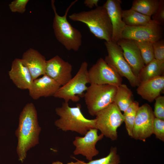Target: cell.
Listing matches in <instances>:
<instances>
[{"mask_svg":"<svg viewBox=\"0 0 164 164\" xmlns=\"http://www.w3.org/2000/svg\"><path fill=\"white\" fill-rule=\"evenodd\" d=\"M41 131L36 108L33 103H27L20 113L15 133L18 139L16 152L18 160L22 163L26 159L28 151L39 144Z\"/></svg>","mask_w":164,"mask_h":164,"instance_id":"1","label":"cell"},{"mask_svg":"<svg viewBox=\"0 0 164 164\" xmlns=\"http://www.w3.org/2000/svg\"><path fill=\"white\" fill-rule=\"evenodd\" d=\"M81 108L80 104L70 107L68 103L63 102L61 106L55 109L56 114L59 118L55 121V125L63 131L74 132L83 135L90 129L96 128L95 119L85 118Z\"/></svg>","mask_w":164,"mask_h":164,"instance_id":"2","label":"cell"},{"mask_svg":"<svg viewBox=\"0 0 164 164\" xmlns=\"http://www.w3.org/2000/svg\"><path fill=\"white\" fill-rule=\"evenodd\" d=\"M69 18L85 24L97 38L106 42L111 41L112 26L107 11L103 5L89 11L73 13L69 16Z\"/></svg>","mask_w":164,"mask_h":164,"instance_id":"3","label":"cell"},{"mask_svg":"<svg viewBox=\"0 0 164 164\" xmlns=\"http://www.w3.org/2000/svg\"><path fill=\"white\" fill-rule=\"evenodd\" d=\"M77 0L71 2L67 9L64 15H59L56 11L54 1H51V5L54 16L53 28L56 38L68 50H78L82 43V35L78 29L73 27L68 21L67 15L70 8Z\"/></svg>","mask_w":164,"mask_h":164,"instance_id":"4","label":"cell"},{"mask_svg":"<svg viewBox=\"0 0 164 164\" xmlns=\"http://www.w3.org/2000/svg\"><path fill=\"white\" fill-rule=\"evenodd\" d=\"M117 87L110 85L91 84L84 94L89 114L92 116L108 107L114 102Z\"/></svg>","mask_w":164,"mask_h":164,"instance_id":"5","label":"cell"},{"mask_svg":"<svg viewBox=\"0 0 164 164\" xmlns=\"http://www.w3.org/2000/svg\"><path fill=\"white\" fill-rule=\"evenodd\" d=\"M88 66L87 62H83L75 75L65 85L60 87L53 96L63 99L66 102L68 103L70 101H79L87 88L86 84L90 83Z\"/></svg>","mask_w":164,"mask_h":164,"instance_id":"6","label":"cell"},{"mask_svg":"<svg viewBox=\"0 0 164 164\" xmlns=\"http://www.w3.org/2000/svg\"><path fill=\"white\" fill-rule=\"evenodd\" d=\"M95 118L96 128L112 141L118 138V128L124 121V117L114 102L98 112Z\"/></svg>","mask_w":164,"mask_h":164,"instance_id":"7","label":"cell"},{"mask_svg":"<svg viewBox=\"0 0 164 164\" xmlns=\"http://www.w3.org/2000/svg\"><path fill=\"white\" fill-rule=\"evenodd\" d=\"M104 44L108 53L104 59L105 61L121 77L127 78L132 87H138L140 82L124 58L121 47L112 41H105Z\"/></svg>","mask_w":164,"mask_h":164,"instance_id":"8","label":"cell"},{"mask_svg":"<svg viewBox=\"0 0 164 164\" xmlns=\"http://www.w3.org/2000/svg\"><path fill=\"white\" fill-rule=\"evenodd\" d=\"M88 73L91 84L118 86L122 84V77L102 58L88 70Z\"/></svg>","mask_w":164,"mask_h":164,"instance_id":"9","label":"cell"},{"mask_svg":"<svg viewBox=\"0 0 164 164\" xmlns=\"http://www.w3.org/2000/svg\"><path fill=\"white\" fill-rule=\"evenodd\" d=\"M155 117L151 107L145 104L139 106L136 113L131 138L145 142L153 134Z\"/></svg>","mask_w":164,"mask_h":164,"instance_id":"10","label":"cell"},{"mask_svg":"<svg viewBox=\"0 0 164 164\" xmlns=\"http://www.w3.org/2000/svg\"><path fill=\"white\" fill-rule=\"evenodd\" d=\"M162 36L161 26L152 19L144 25L136 26H126L122 33V38L153 43L160 39Z\"/></svg>","mask_w":164,"mask_h":164,"instance_id":"11","label":"cell"},{"mask_svg":"<svg viewBox=\"0 0 164 164\" xmlns=\"http://www.w3.org/2000/svg\"><path fill=\"white\" fill-rule=\"evenodd\" d=\"M98 130L92 128L88 130L84 137L76 136L73 142L75 147L73 152L74 155H80L85 156L89 161L99 153L96 148V145L102 139L104 136L98 134Z\"/></svg>","mask_w":164,"mask_h":164,"instance_id":"12","label":"cell"},{"mask_svg":"<svg viewBox=\"0 0 164 164\" xmlns=\"http://www.w3.org/2000/svg\"><path fill=\"white\" fill-rule=\"evenodd\" d=\"M72 65L58 55L46 60L45 74L60 87L65 85L72 78Z\"/></svg>","mask_w":164,"mask_h":164,"instance_id":"13","label":"cell"},{"mask_svg":"<svg viewBox=\"0 0 164 164\" xmlns=\"http://www.w3.org/2000/svg\"><path fill=\"white\" fill-rule=\"evenodd\" d=\"M134 74L137 77L145 64L140 51L134 40L121 38L117 42Z\"/></svg>","mask_w":164,"mask_h":164,"instance_id":"14","label":"cell"},{"mask_svg":"<svg viewBox=\"0 0 164 164\" xmlns=\"http://www.w3.org/2000/svg\"><path fill=\"white\" fill-rule=\"evenodd\" d=\"M121 3L120 0H107L103 5L107 11L112 26L111 41L116 43L122 38V33L126 26L122 20Z\"/></svg>","mask_w":164,"mask_h":164,"instance_id":"15","label":"cell"},{"mask_svg":"<svg viewBox=\"0 0 164 164\" xmlns=\"http://www.w3.org/2000/svg\"><path fill=\"white\" fill-rule=\"evenodd\" d=\"M60 87L55 81L45 74L33 80L29 90V95L35 100L41 97L53 96Z\"/></svg>","mask_w":164,"mask_h":164,"instance_id":"16","label":"cell"},{"mask_svg":"<svg viewBox=\"0 0 164 164\" xmlns=\"http://www.w3.org/2000/svg\"><path fill=\"white\" fill-rule=\"evenodd\" d=\"M21 59L29 70L33 80L45 74L46 60L37 50L30 48L24 53Z\"/></svg>","mask_w":164,"mask_h":164,"instance_id":"17","label":"cell"},{"mask_svg":"<svg viewBox=\"0 0 164 164\" xmlns=\"http://www.w3.org/2000/svg\"><path fill=\"white\" fill-rule=\"evenodd\" d=\"M10 79L18 88L29 90L33 80L28 69L21 59L15 58L12 61L9 71Z\"/></svg>","mask_w":164,"mask_h":164,"instance_id":"18","label":"cell"},{"mask_svg":"<svg viewBox=\"0 0 164 164\" xmlns=\"http://www.w3.org/2000/svg\"><path fill=\"white\" fill-rule=\"evenodd\" d=\"M164 89V75L157 77L140 83L138 94L149 102L153 101Z\"/></svg>","mask_w":164,"mask_h":164,"instance_id":"19","label":"cell"},{"mask_svg":"<svg viewBox=\"0 0 164 164\" xmlns=\"http://www.w3.org/2000/svg\"><path fill=\"white\" fill-rule=\"evenodd\" d=\"M164 63L155 59L145 65L139 73L137 77L140 83L152 78L164 75Z\"/></svg>","mask_w":164,"mask_h":164,"instance_id":"20","label":"cell"},{"mask_svg":"<svg viewBox=\"0 0 164 164\" xmlns=\"http://www.w3.org/2000/svg\"><path fill=\"white\" fill-rule=\"evenodd\" d=\"M131 90L125 84L117 87L114 102L121 111L125 112L134 101Z\"/></svg>","mask_w":164,"mask_h":164,"instance_id":"21","label":"cell"},{"mask_svg":"<svg viewBox=\"0 0 164 164\" xmlns=\"http://www.w3.org/2000/svg\"><path fill=\"white\" fill-rule=\"evenodd\" d=\"M122 19L126 26H131L144 25L152 20L151 16L142 14L131 9L122 10Z\"/></svg>","mask_w":164,"mask_h":164,"instance_id":"22","label":"cell"},{"mask_svg":"<svg viewBox=\"0 0 164 164\" xmlns=\"http://www.w3.org/2000/svg\"><path fill=\"white\" fill-rule=\"evenodd\" d=\"M159 2V0H135L133 1L130 9L151 17L157 11Z\"/></svg>","mask_w":164,"mask_h":164,"instance_id":"23","label":"cell"},{"mask_svg":"<svg viewBox=\"0 0 164 164\" xmlns=\"http://www.w3.org/2000/svg\"><path fill=\"white\" fill-rule=\"evenodd\" d=\"M135 41L139 49L145 65L155 59L152 43L146 41Z\"/></svg>","mask_w":164,"mask_h":164,"instance_id":"24","label":"cell"},{"mask_svg":"<svg viewBox=\"0 0 164 164\" xmlns=\"http://www.w3.org/2000/svg\"><path fill=\"white\" fill-rule=\"evenodd\" d=\"M120 158L117 153V149L115 147L112 146L109 154L106 156L89 161L86 164H120Z\"/></svg>","mask_w":164,"mask_h":164,"instance_id":"25","label":"cell"},{"mask_svg":"<svg viewBox=\"0 0 164 164\" xmlns=\"http://www.w3.org/2000/svg\"><path fill=\"white\" fill-rule=\"evenodd\" d=\"M154 58L164 63V41L160 39L152 43Z\"/></svg>","mask_w":164,"mask_h":164,"instance_id":"26","label":"cell"},{"mask_svg":"<svg viewBox=\"0 0 164 164\" xmlns=\"http://www.w3.org/2000/svg\"><path fill=\"white\" fill-rule=\"evenodd\" d=\"M155 100L153 111L155 117L164 120V96L159 95Z\"/></svg>","mask_w":164,"mask_h":164,"instance_id":"27","label":"cell"},{"mask_svg":"<svg viewBox=\"0 0 164 164\" xmlns=\"http://www.w3.org/2000/svg\"><path fill=\"white\" fill-rule=\"evenodd\" d=\"M153 134L155 135L157 138L164 141V120L155 117L153 122Z\"/></svg>","mask_w":164,"mask_h":164,"instance_id":"28","label":"cell"},{"mask_svg":"<svg viewBox=\"0 0 164 164\" xmlns=\"http://www.w3.org/2000/svg\"><path fill=\"white\" fill-rule=\"evenodd\" d=\"M29 2V0H14L9 4V7L12 12L23 13Z\"/></svg>","mask_w":164,"mask_h":164,"instance_id":"29","label":"cell"},{"mask_svg":"<svg viewBox=\"0 0 164 164\" xmlns=\"http://www.w3.org/2000/svg\"><path fill=\"white\" fill-rule=\"evenodd\" d=\"M137 112L124 116V122L125 123L126 130L128 135L131 137L132 135V131Z\"/></svg>","mask_w":164,"mask_h":164,"instance_id":"30","label":"cell"},{"mask_svg":"<svg viewBox=\"0 0 164 164\" xmlns=\"http://www.w3.org/2000/svg\"><path fill=\"white\" fill-rule=\"evenodd\" d=\"M153 20L160 26L164 23V0H159L158 8L155 13L152 16Z\"/></svg>","mask_w":164,"mask_h":164,"instance_id":"31","label":"cell"},{"mask_svg":"<svg viewBox=\"0 0 164 164\" xmlns=\"http://www.w3.org/2000/svg\"><path fill=\"white\" fill-rule=\"evenodd\" d=\"M99 0H85L84 1V4L87 7L90 9L96 6L97 7Z\"/></svg>","mask_w":164,"mask_h":164,"instance_id":"32","label":"cell"},{"mask_svg":"<svg viewBox=\"0 0 164 164\" xmlns=\"http://www.w3.org/2000/svg\"><path fill=\"white\" fill-rule=\"evenodd\" d=\"M67 164H86V162L84 161L77 160L76 162H71L67 163Z\"/></svg>","mask_w":164,"mask_h":164,"instance_id":"33","label":"cell"},{"mask_svg":"<svg viewBox=\"0 0 164 164\" xmlns=\"http://www.w3.org/2000/svg\"><path fill=\"white\" fill-rule=\"evenodd\" d=\"M51 164H63V163L58 161H57L53 162Z\"/></svg>","mask_w":164,"mask_h":164,"instance_id":"34","label":"cell"}]
</instances>
